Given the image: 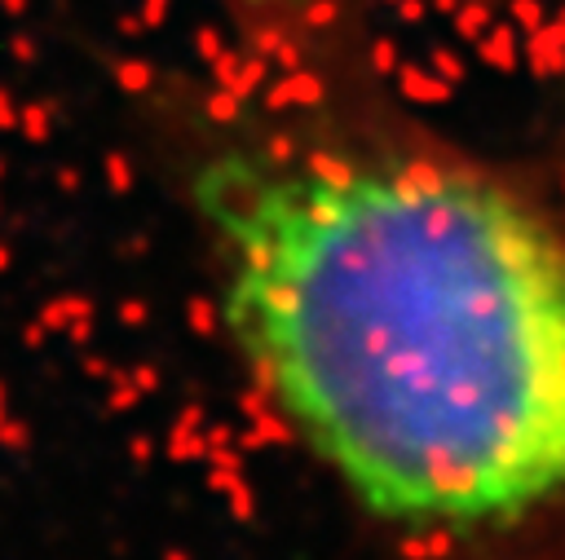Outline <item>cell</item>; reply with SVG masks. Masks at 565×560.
Wrapping results in <instances>:
<instances>
[{"instance_id": "cell-1", "label": "cell", "mask_w": 565, "mask_h": 560, "mask_svg": "<svg viewBox=\"0 0 565 560\" xmlns=\"http://www.w3.org/2000/svg\"><path fill=\"white\" fill-rule=\"evenodd\" d=\"M225 340L362 520L419 556L565 529V220L455 150L349 128L199 154Z\"/></svg>"}]
</instances>
